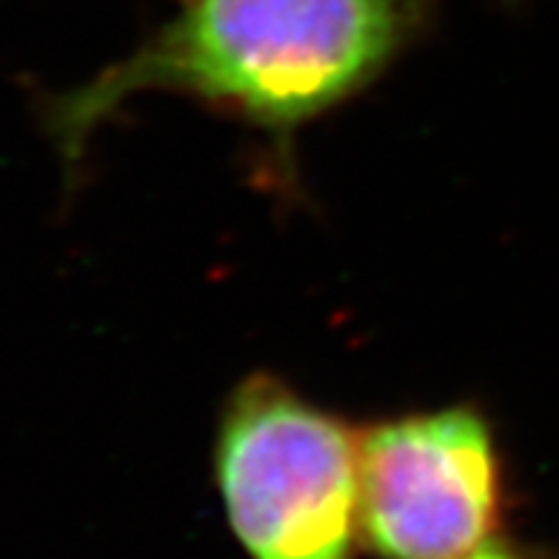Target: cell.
<instances>
[{"label": "cell", "instance_id": "cell-4", "mask_svg": "<svg viewBox=\"0 0 559 559\" xmlns=\"http://www.w3.org/2000/svg\"><path fill=\"white\" fill-rule=\"evenodd\" d=\"M463 559H523L516 551H511L508 545L502 543H486V545H479L477 551H472L468 557Z\"/></svg>", "mask_w": 559, "mask_h": 559}, {"label": "cell", "instance_id": "cell-1", "mask_svg": "<svg viewBox=\"0 0 559 559\" xmlns=\"http://www.w3.org/2000/svg\"><path fill=\"white\" fill-rule=\"evenodd\" d=\"M403 37L400 0H183L132 58L49 97L46 132L63 160H81L88 134L148 88L288 132L377 78Z\"/></svg>", "mask_w": 559, "mask_h": 559}, {"label": "cell", "instance_id": "cell-2", "mask_svg": "<svg viewBox=\"0 0 559 559\" xmlns=\"http://www.w3.org/2000/svg\"><path fill=\"white\" fill-rule=\"evenodd\" d=\"M228 523L251 559H352L360 440L274 377L231 394L217 437Z\"/></svg>", "mask_w": 559, "mask_h": 559}, {"label": "cell", "instance_id": "cell-3", "mask_svg": "<svg viewBox=\"0 0 559 559\" xmlns=\"http://www.w3.org/2000/svg\"><path fill=\"white\" fill-rule=\"evenodd\" d=\"M497 516V445L468 405L360 437V531L383 559H463L488 543Z\"/></svg>", "mask_w": 559, "mask_h": 559}]
</instances>
